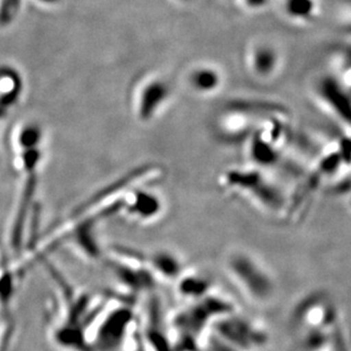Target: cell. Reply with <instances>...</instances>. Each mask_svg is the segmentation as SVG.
<instances>
[{
	"label": "cell",
	"mask_w": 351,
	"mask_h": 351,
	"mask_svg": "<svg viewBox=\"0 0 351 351\" xmlns=\"http://www.w3.org/2000/svg\"><path fill=\"white\" fill-rule=\"evenodd\" d=\"M275 65V55L272 50L261 49L255 56V67L259 74H269L272 72Z\"/></svg>",
	"instance_id": "12"
},
{
	"label": "cell",
	"mask_w": 351,
	"mask_h": 351,
	"mask_svg": "<svg viewBox=\"0 0 351 351\" xmlns=\"http://www.w3.org/2000/svg\"><path fill=\"white\" fill-rule=\"evenodd\" d=\"M266 0H247V3H248L249 6L252 7H258L262 6L265 3Z\"/></svg>",
	"instance_id": "15"
},
{
	"label": "cell",
	"mask_w": 351,
	"mask_h": 351,
	"mask_svg": "<svg viewBox=\"0 0 351 351\" xmlns=\"http://www.w3.org/2000/svg\"><path fill=\"white\" fill-rule=\"evenodd\" d=\"M191 346L193 345H190V342H186V340H181L178 351H199L197 348H193Z\"/></svg>",
	"instance_id": "14"
},
{
	"label": "cell",
	"mask_w": 351,
	"mask_h": 351,
	"mask_svg": "<svg viewBox=\"0 0 351 351\" xmlns=\"http://www.w3.org/2000/svg\"><path fill=\"white\" fill-rule=\"evenodd\" d=\"M287 7L292 16L308 17L314 10V3L313 0H288Z\"/></svg>",
	"instance_id": "13"
},
{
	"label": "cell",
	"mask_w": 351,
	"mask_h": 351,
	"mask_svg": "<svg viewBox=\"0 0 351 351\" xmlns=\"http://www.w3.org/2000/svg\"><path fill=\"white\" fill-rule=\"evenodd\" d=\"M232 108L241 112H254V113H280L283 110L282 106L266 101H237L232 104Z\"/></svg>",
	"instance_id": "10"
},
{
	"label": "cell",
	"mask_w": 351,
	"mask_h": 351,
	"mask_svg": "<svg viewBox=\"0 0 351 351\" xmlns=\"http://www.w3.org/2000/svg\"><path fill=\"white\" fill-rule=\"evenodd\" d=\"M223 186L229 188L226 190L230 193L252 197L249 199H252L258 205L264 206L263 208L266 212L278 214L289 205V199H285L281 190L266 182L262 174L258 172H241L234 169L226 174V180L223 179Z\"/></svg>",
	"instance_id": "2"
},
{
	"label": "cell",
	"mask_w": 351,
	"mask_h": 351,
	"mask_svg": "<svg viewBox=\"0 0 351 351\" xmlns=\"http://www.w3.org/2000/svg\"><path fill=\"white\" fill-rule=\"evenodd\" d=\"M147 264L154 278H160L162 281H176L182 272L179 257L171 252H155L147 259Z\"/></svg>",
	"instance_id": "5"
},
{
	"label": "cell",
	"mask_w": 351,
	"mask_h": 351,
	"mask_svg": "<svg viewBox=\"0 0 351 351\" xmlns=\"http://www.w3.org/2000/svg\"><path fill=\"white\" fill-rule=\"evenodd\" d=\"M184 1H189V0H184Z\"/></svg>",
	"instance_id": "16"
},
{
	"label": "cell",
	"mask_w": 351,
	"mask_h": 351,
	"mask_svg": "<svg viewBox=\"0 0 351 351\" xmlns=\"http://www.w3.org/2000/svg\"><path fill=\"white\" fill-rule=\"evenodd\" d=\"M252 158L262 165H269L276 160L278 154L271 143H265L262 139L256 140L252 148Z\"/></svg>",
	"instance_id": "9"
},
{
	"label": "cell",
	"mask_w": 351,
	"mask_h": 351,
	"mask_svg": "<svg viewBox=\"0 0 351 351\" xmlns=\"http://www.w3.org/2000/svg\"><path fill=\"white\" fill-rule=\"evenodd\" d=\"M193 83L197 89L208 91V90H213L217 86L219 77L212 70L198 71V72L193 74Z\"/></svg>",
	"instance_id": "11"
},
{
	"label": "cell",
	"mask_w": 351,
	"mask_h": 351,
	"mask_svg": "<svg viewBox=\"0 0 351 351\" xmlns=\"http://www.w3.org/2000/svg\"><path fill=\"white\" fill-rule=\"evenodd\" d=\"M322 95L324 99L335 108V112L346 121L350 119V100L343 89L335 79H325L322 82Z\"/></svg>",
	"instance_id": "7"
},
{
	"label": "cell",
	"mask_w": 351,
	"mask_h": 351,
	"mask_svg": "<svg viewBox=\"0 0 351 351\" xmlns=\"http://www.w3.org/2000/svg\"><path fill=\"white\" fill-rule=\"evenodd\" d=\"M169 93L165 83L155 81L148 84L143 90L139 104V115L143 119L153 117L159 105H162Z\"/></svg>",
	"instance_id": "6"
},
{
	"label": "cell",
	"mask_w": 351,
	"mask_h": 351,
	"mask_svg": "<svg viewBox=\"0 0 351 351\" xmlns=\"http://www.w3.org/2000/svg\"><path fill=\"white\" fill-rule=\"evenodd\" d=\"M134 222H147L162 212V202L156 195L140 186L130 190L119 202V210Z\"/></svg>",
	"instance_id": "4"
},
{
	"label": "cell",
	"mask_w": 351,
	"mask_h": 351,
	"mask_svg": "<svg viewBox=\"0 0 351 351\" xmlns=\"http://www.w3.org/2000/svg\"><path fill=\"white\" fill-rule=\"evenodd\" d=\"M226 267L232 281L250 300L262 304L272 299V278L256 259L245 252H233L228 258Z\"/></svg>",
	"instance_id": "3"
},
{
	"label": "cell",
	"mask_w": 351,
	"mask_h": 351,
	"mask_svg": "<svg viewBox=\"0 0 351 351\" xmlns=\"http://www.w3.org/2000/svg\"><path fill=\"white\" fill-rule=\"evenodd\" d=\"M178 293L183 299H190L193 302H197L199 299L204 298L208 295L210 285L207 278L199 274H183L180 275L176 280Z\"/></svg>",
	"instance_id": "8"
},
{
	"label": "cell",
	"mask_w": 351,
	"mask_h": 351,
	"mask_svg": "<svg viewBox=\"0 0 351 351\" xmlns=\"http://www.w3.org/2000/svg\"><path fill=\"white\" fill-rule=\"evenodd\" d=\"M41 134L36 126L25 124L16 133L14 143H16L15 166L21 173L20 191L15 202L13 222L10 226V245L13 250L20 252L23 240L27 238L25 231L29 228L31 214H34V199L37 193L38 169L41 164L43 153L40 150Z\"/></svg>",
	"instance_id": "1"
}]
</instances>
